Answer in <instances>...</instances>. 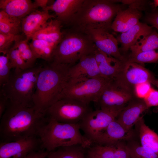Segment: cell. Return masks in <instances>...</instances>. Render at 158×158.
<instances>
[{"label":"cell","instance_id":"obj_1","mask_svg":"<svg viewBox=\"0 0 158 158\" xmlns=\"http://www.w3.org/2000/svg\"><path fill=\"white\" fill-rule=\"evenodd\" d=\"M46 118L45 114L38 112L33 106H26L9 101L0 118V142L37 136Z\"/></svg>","mask_w":158,"mask_h":158},{"label":"cell","instance_id":"obj_2","mask_svg":"<svg viewBox=\"0 0 158 158\" xmlns=\"http://www.w3.org/2000/svg\"><path fill=\"white\" fill-rule=\"evenodd\" d=\"M69 65L52 61L42 67L33 99V106L38 112L47 109L60 99L70 77Z\"/></svg>","mask_w":158,"mask_h":158},{"label":"cell","instance_id":"obj_3","mask_svg":"<svg viewBox=\"0 0 158 158\" xmlns=\"http://www.w3.org/2000/svg\"><path fill=\"white\" fill-rule=\"evenodd\" d=\"M124 5L113 0H84L68 25L71 29L82 32L96 28L110 31L116 16L125 9Z\"/></svg>","mask_w":158,"mask_h":158},{"label":"cell","instance_id":"obj_4","mask_svg":"<svg viewBox=\"0 0 158 158\" xmlns=\"http://www.w3.org/2000/svg\"><path fill=\"white\" fill-rule=\"evenodd\" d=\"M45 122L37 136L42 147L48 152L61 147L79 145L87 149L93 144L80 131L79 123L59 122L46 115Z\"/></svg>","mask_w":158,"mask_h":158},{"label":"cell","instance_id":"obj_5","mask_svg":"<svg viewBox=\"0 0 158 158\" xmlns=\"http://www.w3.org/2000/svg\"><path fill=\"white\" fill-rule=\"evenodd\" d=\"M42 66H34L24 70L14 69L8 81L1 87L0 92L11 103L33 106V97Z\"/></svg>","mask_w":158,"mask_h":158},{"label":"cell","instance_id":"obj_6","mask_svg":"<svg viewBox=\"0 0 158 158\" xmlns=\"http://www.w3.org/2000/svg\"><path fill=\"white\" fill-rule=\"evenodd\" d=\"M96 49L87 35L70 29L63 32L54 51L52 61L72 66L83 56L94 53Z\"/></svg>","mask_w":158,"mask_h":158},{"label":"cell","instance_id":"obj_7","mask_svg":"<svg viewBox=\"0 0 158 158\" xmlns=\"http://www.w3.org/2000/svg\"><path fill=\"white\" fill-rule=\"evenodd\" d=\"M112 81L102 77L70 78L60 99L70 98L88 105L91 102L97 103L103 91Z\"/></svg>","mask_w":158,"mask_h":158},{"label":"cell","instance_id":"obj_8","mask_svg":"<svg viewBox=\"0 0 158 158\" xmlns=\"http://www.w3.org/2000/svg\"><path fill=\"white\" fill-rule=\"evenodd\" d=\"M92 110L89 105L65 98L60 99L50 107L45 114L59 122L75 124L78 123Z\"/></svg>","mask_w":158,"mask_h":158},{"label":"cell","instance_id":"obj_9","mask_svg":"<svg viewBox=\"0 0 158 158\" xmlns=\"http://www.w3.org/2000/svg\"><path fill=\"white\" fill-rule=\"evenodd\" d=\"M142 64L128 58L113 82L118 87L134 95V90L137 85L145 82L151 84L155 79L152 73Z\"/></svg>","mask_w":158,"mask_h":158},{"label":"cell","instance_id":"obj_10","mask_svg":"<svg viewBox=\"0 0 158 158\" xmlns=\"http://www.w3.org/2000/svg\"><path fill=\"white\" fill-rule=\"evenodd\" d=\"M100 108L88 112L78 123L84 135L94 144L101 132L123 109Z\"/></svg>","mask_w":158,"mask_h":158},{"label":"cell","instance_id":"obj_11","mask_svg":"<svg viewBox=\"0 0 158 158\" xmlns=\"http://www.w3.org/2000/svg\"><path fill=\"white\" fill-rule=\"evenodd\" d=\"M42 149L41 142L37 136L8 142H0V158H24Z\"/></svg>","mask_w":158,"mask_h":158},{"label":"cell","instance_id":"obj_12","mask_svg":"<svg viewBox=\"0 0 158 158\" xmlns=\"http://www.w3.org/2000/svg\"><path fill=\"white\" fill-rule=\"evenodd\" d=\"M83 32L87 35L96 47L102 52L122 62L127 59L121 54L118 41L109 31L101 28L90 29Z\"/></svg>","mask_w":158,"mask_h":158},{"label":"cell","instance_id":"obj_13","mask_svg":"<svg viewBox=\"0 0 158 158\" xmlns=\"http://www.w3.org/2000/svg\"><path fill=\"white\" fill-rule=\"evenodd\" d=\"M134 97L132 93L116 86L112 81L103 91L97 103L100 108L121 109Z\"/></svg>","mask_w":158,"mask_h":158},{"label":"cell","instance_id":"obj_14","mask_svg":"<svg viewBox=\"0 0 158 158\" xmlns=\"http://www.w3.org/2000/svg\"><path fill=\"white\" fill-rule=\"evenodd\" d=\"M126 142L108 145L92 144L86 149L85 156L89 158H130Z\"/></svg>","mask_w":158,"mask_h":158},{"label":"cell","instance_id":"obj_15","mask_svg":"<svg viewBox=\"0 0 158 158\" xmlns=\"http://www.w3.org/2000/svg\"><path fill=\"white\" fill-rule=\"evenodd\" d=\"M147 109L143 99L134 97L121 111L116 119L127 130L131 131L141 114Z\"/></svg>","mask_w":158,"mask_h":158},{"label":"cell","instance_id":"obj_16","mask_svg":"<svg viewBox=\"0 0 158 158\" xmlns=\"http://www.w3.org/2000/svg\"><path fill=\"white\" fill-rule=\"evenodd\" d=\"M134 135L133 130H127L116 118L101 132L93 144L108 145L127 141L133 138Z\"/></svg>","mask_w":158,"mask_h":158},{"label":"cell","instance_id":"obj_17","mask_svg":"<svg viewBox=\"0 0 158 158\" xmlns=\"http://www.w3.org/2000/svg\"><path fill=\"white\" fill-rule=\"evenodd\" d=\"M55 14H50L49 11L36 10L23 18L21 21V30L28 40L40 30L50 19L56 18Z\"/></svg>","mask_w":158,"mask_h":158},{"label":"cell","instance_id":"obj_18","mask_svg":"<svg viewBox=\"0 0 158 158\" xmlns=\"http://www.w3.org/2000/svg\"><path fill=\"white\" fill-rule=\"evenodd\" d=\"M84 0H56L43 10L52 11L62 23L68 25Z\"/></svg>","mask_w":158,"mask_h":158},{"label":"cell","instance_id":"obj_19","mask_svg":"<svg viewBox=\"0 0 158 158\" xmlns=\"http://www.w3.org/2000/svg\"><path fill=\"white\" fill-rule=\"evenodd\" d=\"M142 15L139 8L129 6L117 13L112 22L111 29L121 33L125 32L139 22Z\"/></svg>","mask_w":158,"mask_h":158},{"label":"cell","instance_id":"obj_20","mask_svg":"<svg viewBox=\"0 0 158 158\" xmlns=\"http://www.w3.org/2000/svg\"><path fill=\"white\" fill-rule=\"evenodd\" d=\"M94 53L83 56L77 63L70 67L69 70L70 78L102 77Z\"/></svg>","mask_w":158,"mask_h":158},{"label":"cell","instance_id":"obj_21","mask_svg":"<svg viewBox=\"0 0 158 158\" xmlns=\"http://www.w3.org/2000/svg\"><path fill=\"white\" fill-rule=\"evenodd\" d=\"M152 27L146 23L139 22L125 32L121 33L116 38L121 44L119 49L124 52H127L130 47L140 39L151 33Z\"/></svg>","mask_w":158,"mask_h":158},{"label":"cell","instance_id":"obj_22","mask_svg":"<svg viewBox=\"0 0 158 158\" xmlns=\"http://www.w3.org/2000/svg\"><path fill=\"white\" fill-rule=\"evenodd\" d=\"M94 53L102 77L113 81L120 71L124 62L109 56L97 48Z\"/></svg>","mask_w":158,"mask_h":158},{"label":"cell","instance_id":"obj_23","mask_svg":"<svg viewBox=\"0 0 158 158\" xmlns=\"http://www.w3.org/2000/svg\"><path fill=\"white\" fill-rule=\"evenodd\" d=\"M0 8L10 16L21 20L37 8L30 0H0Z\"/></svg>","mask_w":158,"mask_h":158},{"label":"cell","instance_id":"obj_24","mask_svg":"<svg viewBox=\"0 0 158 158\" xmlns=\"http://www.w3.org/2000/svg\"><path fill=\"white\" fill-rule=\"evenodd\" d=\"M62 25L56 18H51L33 34L31 39L42 40L57 45L63 34L61 29Z\"/></svg>","mask_w":158,"mask_h":158},{"label":"cell","instance_id":"obj_25","mask_svg":"<svg viewBox=\"0 0 158 158\" xmlns=\"http://www.w3.org/2000/svg\"><path fill=\"white\" fill-rule=\"evenodd\" d=\"M135 125L138 127L140 145L158 156V135L145 124L142 116Z\"/></svg>","mask_w":158,"mask_h":158},{"label":"cell","instance_id":"obj_26","mask_svg":"<svg viewBox=\"0 0 158 158\" xmlns=\"http://www.w3.org/2000/svg\"><path fill=\"white\" fill-rule=\"evenodd\" d=\"M37 59L53 61L54 51L57 45L40 39H32L29 44Z\"/></svg>","mask_w":158,"mask_h":158},{"label":"cell","instance_id":"obj_27","mask_svg":"<svg viewBox=\"0 0 158 158\" xmlns=\"http://www.w3.org/2000/svg\"><path fill=\"white\" fill-rule=\"evenodd\" d=\"M86 151L79 145L61 147L49 152L46 158H85Z\"/></svg>","mask_w":158,"mask_h":158},{"label":"cell","instance_id":"obj_28","mask_svg":"<svg viewBox=\"0 0 158 158\" xmlns=\"http://www.w3.org/2000/svg\"><path fill=\"white\" fill-rule=\"evenodd\" d=\"M158 48V33L156 30L144 37L132 46L131 54L150 51Z\"/></svg>","mask_w":158,"mask_h":158},{"label":"cell","instance_id":"obj_29","mask_svg":"<svg viewBox=\"0 0 158 158\" xmlns=\"http://www.w3.org/2000/svg\"><path fill=\"white\" fill-rule=\"evenodd\" d=\"M21 21L0 10V33L13 35L19 34L21 30Z\"/></svg>","mask_w":158,"mask_h":158},{"label":"cell","instance_id":"obj_30","mask_svg":"<svg viewBox=\"0 0 158 158\" xmlns=\"http://www.w3.org/2000/svg\"><path fill=\"white\" fill-rule=\"evenodd\" d=\"M133 139L126 142L130 158H158L156 154L144 148Z\"/></svg>","mask_w":158,"mask_h":158},{"label":"cell","instance_id":"obj_31","mask_svg":"<svg viewBox=\"0 0 158 158\" xmlns=\"http://www.w3.org/2000/svg\"><path fill=\"white\" fill-rule=\"evenodd\" d=\"M28 41L26 38L23 39L15 42L14 44L29 68H30L34 66L37 59L28 44Z\"/></svg>","mask_w":158,"mask_h":158},{"label":"cell","instance_id":"obj_32","mask_svg":"<svg viewBox=\"0 0 158 158\" xmlns=\"http://www.w3.org/2000/svg\"><path fill=\"white\" fill-rule=\"evenodd\" d=\"M128 59L141 64L158 63V48L135 54H130Z\"/></svg>","mask_w":158,"mask_h":158},{"label":"cell","instance_id":"obj_33","mask_svg":"<svg viewBox=\"0 0 158 158\" xmlns=\"http://www.w3.org/2000/svg\"><path fill=\"white\" fill-rule=\"evenodd\" d=\"M0 56V86L2 87L9 80L12 68L8 52Z\"/></svg>","mask_w":158,"mask_h":158},{"label":"cell","instance_id":"obj_34","mask_svg":"<svg viewBox=\"0 0 158 158\" xmlns=\"http://www.w3.org/2000/svg\"><path fill=\"white\" fill-rule=\"evenodd\" d=\"M8 53L12 68L22 70L30 68L14 44L8 50Z\"/></svg>","mask_w":158,"mask_h":158},{"label":"cell","instance_id":"obj_35","mask_svg":"<svg viewBox=\"0 0 158 158\" xmlns=\"http://www.w3.org/2000/svg\"><path fill=\"white\" fill-rule=\"evenodd\" d=\"M22 39H23V36L20 34L13 35L0 33V53L7 52L13 43Z\"/></svg>","mask_w":158,"mask_h":158},{"label":"cell","instance_id":"obj_36","mask_svg":"<svg viewBox=\"0 0 158 158\" xmlns=\"http://www.w3.org/2000/svg\"><path fill=\"white\" fill-rule=\"evenodd\" d=\"M151 84L149 82H145L137 85L134 90L133 94L135 97L143 99L152 87Z\"/></svg>","mask_w":158,"mask_h":158},{"label":"cell","instance_id":"obj_37","mask_svg":"<svg viewBox=\"0 0 158 158\" xmlns=\"http://www.w3.org/2000/svg\"><path fill=\"white\" fill-rule=\"evenodd\" d=\"M143 99L147 109L151 107L158 106V90L152 87Z\"/></svg>","mask_w":158,"mask_h":158},{"label":"cell","instance_id":"obj_38","mask_svg":"<svg viewBox=\"0 0 158 158\" xmlns=\"http://www.w3.org/2000/svg\"><path fill=\"white\" fill-rule=\"evenodd\" d=\"M145 20L158 30V12L148 13L145 18Z\"/></svg>","mask_w":158,"mask_h":158},{"label":"cell","instance_id":"obj_39","mask_svg":"<svg viewBox=\"0 0 158 158\" xmlns=\"http://www.w3.org/2000/svg\"><path fill=\"white\" fill-rule=\"evenodd\" d=\"M0 118L5 112L9 103L7 97L2 93H0Z\"/></svg>","mask_w":158,"mask_h":158},{"label":"cell","instance_id":"obj_40","mask_svg":"<svg viewBox=\"0 0 158 158\" xmlns=\"http://www.w3.org/2000/svg\"><path fill=\"white\" fill-rule=\"evenodd\" d=\"M49 152L44 149L34 151L24 158H46Z\"/></svg>","mask_w":158,"mask_h":158},{"label":"cell","instance_id":"obj_41","mask_svg":"<svg viewBox=\"0 0 158 158\" xmlns=\"http://www.w3.org/2000/svg\"><path fill=\"white\" fill-rule=\"evenodd\" d=\"M49 1L48 0H35L34 2L37 8L41 7L43 10H44L48 6L47 4Z\"/></svg>","mask_w":158,"mask_h":158},{"label":"cell","instance_id":"obj_42","mask_svg":"<svg viewBox=\"0 0 158 158\" xmlns=\"http://www.w3.org/2000/svg\"><path fill=\"white\" fill-rule=\"evenodd\" d=\"M151 84L155 86L158 89V79H155Z\"/></svg>","mask_w":158,"mask_h":158},{"label":"cell","instance_id":"obj_43","mask_svg":"<svg viewBox=\"0 0 158 158\" xmlns=\"http://www.w3.org/2000/svg\"><path fill=\"white\" fill-rule=\"evenodd\" d=\"M152 4L154 7L158 6V0H154L152 3Z\"/></svg>","mask_w":158,"mask_h":158},{"label":"cell","instance_id":"obj_44","mask_svg":"<svg viewBox=\"0 0 158 158\" xmlns=\"http://www.w3.org/2000/svg\"><path fill=\"white\" fill-rule=\"evenodd\" d=\"M85 158H89L87 157H86V156H85Z\"/></svg>","mask_w":158,"mask_h":158}]
</instances>
